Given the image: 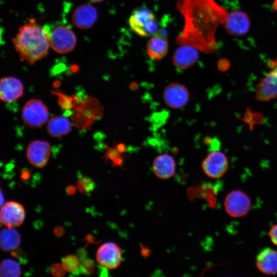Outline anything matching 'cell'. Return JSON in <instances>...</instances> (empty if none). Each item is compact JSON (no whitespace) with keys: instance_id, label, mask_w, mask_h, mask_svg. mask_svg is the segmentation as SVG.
<instances>
[{"instance_id":"6da1fadb","label":"cell","mask_w":277,"mask_h":277,"mask_svg":"<svg viewBox=\"0 0 277 277\" xmlns=\"http://www.w3.org/2000/svg\"><path fill=\"white\" fill-rule=\"evenodd\" d=\"M176 9L184 19V28L176 37L177 44L193 47L205 53L214 52L215 32L226 22L227 11L215 0H177Z\"/></svg>"},{"instance_id":"7a4b0ae2","label":"cell","mask_w":277,"mask_h":277,"mask_svg":"<svg viewBox=\"0 0 277 277\" xmlns=\"http://www.w3.org/2000/svg\"><path fill=\"white\" fill-rule=\"evenodd\" d=\"M49 29L31 18L20 26L12 42L21 61L33 65L47 56L50 44Z\"/></svg>"},{"instance_id":"3957f363","label":"cell","mask_w":277,"mask_h":277,"mask_svg":"<svg viewBox=\"0 0 277 277\" xmlns=\"http://www.w3.org/2000/svg\"><path fill=\"white\" fill-rule=\"evenodd\" d=\"M128 24L131 30L141 36H152L160 32L155 14L146 7L134 9L129 18Z\"/></svg>"},{"instance_id":"277c9868","label":"cell","mask_w":277,"mask_h":277,"mask_svg":"<svg viewBox=\"0 0 277 277\" xmlns=\"http://www.w3.org/2000/svg\"><path fill=\"white\" fill-rule=\"evenodd\" d=\"M50 47L56 52L67 53L72 51L76 44L73 30L66 25H58L49 30Z\"/></svg>"},{"instance_id":"5b68a950","label":"cell","mask_w":277,"mask_h":277,"mask_svg":"<svg viewBox=\"0 0 277 277\" xmlns=\"http://www.w3.org/2000/svg\"><path fill=\"white\" fill-rule=\"evenodd\" d=\"M224 208L227 214L233 217H241L250 211L251 203L249 196L244 191L234 190L226 196Z\"/></svg>"},{"instance_id":"8992f818","label":"cell","mask_w":277,"mask_h":277,"mask_svg":"<svg viewBox=\"0 0 277 277\" xmlns=\"http://www.w3.org/2000/svg\"><path fill=\"white\" fill-rule=\"evenodd\" d=\"M47 108L40 100L32 99L24 106L22 117L24 123L30 128H36L44 125L48 120Z\"/></svg>"},{"instance_id":"52a82bcc","label":"cell","mask_w":277,"mask_h":277,"mask_svg":"<svg viewBox=\"0 0 277 277\" xmlns=\"http://www.w3.org/2000/svg\"><path fill=\"white\" fill-rule=\"evenodd\" d=\"M269 72L256 87L255 97L258 101H268L277 97V58L268 63Z\"/></svg>"},{"instance_id":"ba28073f","label":"cell","mask_w":277,"mask_h":277,"mask_svg":"<svg viewBox=\"0 0 277 277\" xmlns=\"http://www.w3.org/2000/svg\"><path fill=\"white\" fill-rule=\"evenodd\" d=\"M202 168L208 177L221 178L228 169L229 164L227 156L219 150L211 151L202 163Z\"/></svg>"},{"instance_id":"9c48e42d","label":"cell","mask_w":277,"mask_h":277,"mask_svg":"<svg viewBox=\"0 0 277 277\" xmlns=\"http://www.w3.org/2000/svg\"><path fill=\"white\" fill-rule=\"evenodd\" d=\"M96 259L99 265L104 268L114 269L120 266L122 261L121 249L113 242L105 243L97 249Z\"/></svg>"},{"instance_id":"30bf717a","label":"cell","mask_w":277,"mask_h":277,"mask_svg":"<svg viewBox=\"0 0 277 277\" xmlns=\"http://www.w3.org/2000/svg\"><path fill=\"white\" fill-rule=\"evenodd\" d=\"M51 152V146L47 142L35 140L28 146L26 155L32 165L37 168H42L48 163Z\"/></svg>"},{"instance_id":"8fae6325","label":"cell","mask_w":277,"mask_h":277,"mask_svg":"<svg viewBox=\"0 0 277 277\" xmlns=\"http://www.w3.org/2000/svg\"><path fill=\"white\" fill-rule=\"evenodd\" d=\"M163 97L165 103L168 107L173 109H180L188 102L189 93L184 85L172 83L166 87Z\"/></svg>"},{"instance_id":"7c38bea8","label":"cell","mask_w":277,"mask_h":277,"mask_svg":"<svg viewBox=\"0 0 277 277\" xmlns=\"http://www.w3.org/2000/svg\"><path fill=\"white\" fill-rule=\"evenodd\" d=\"M25 217L24 207L17 202H7L1 207V223L6 227L13 228L19 226L24 222Z\"/></svg>"},{"instance_id":"4fadbf2b","label":"cell","mask_w":277,"mask_h":277,"mask_svg":"<svg viewBox=\"0 0 277 277\" xmlns=\"http://www.w3.org/2000/svg\"><path fill=\"white\" fill-rule=\"evenodd\" d=\"M97 18V10L90 4H83L78 6L74 9L71 16L73 25L81 29H86L92 27Z\"/></svg>"},{"instance_id":"5bb4252c","label":"cell","mask_w":277,"mask_h":277,"mask_svg":"<svg viewBox=\"0 0 277 277\" xmlns=\"http://www.w3.org/2000/svg\"><path fill=\"white\" fill-rule=\"evenodd\" d=\"M24 93V87L18 78L12 77H4L0 82V97L6 102L14 101L21 97Z\"/></svg>"},{"instance_id":"9a60e30c","label":"cell","mask_w":277,"mask_h":277,"mask_svg":"<svg viewBox=\"0 0 277 277\" xmlns=\"http://www.w3.org/2000/svg\"><path fill=\"white\" fill-rule=\"evenodd\" d=\"M224 25L226 31L229 34L242 35L248 31L250 21L245 13L241 11H235L228 14Z\"/></svg>"},{"instance_id":"2e32d148","label":"cell","mask_w":277,"mask_h":277,"mask_svg":"<svg viewBox=\"0 0 277 277\" xmlns=\"http://www.w3.org/2000/svg\"><path fill=\"white\" fill-rule=\"evenodd\" d=\"M197 49L193 47L182 45L174 52L172 62L176 67L185 70L193 66L199 58Z\"/></svg>"},{"instance_id":"e0dca14e","label":"cell","mask_w":277,"mask_h":277,"mask_svg":"<svg viewBox=\"0 0 277 277\" xmlns=\"http://www.w3.org/2000/svg\"><path fill=\"white\" fill-rule=\"evenodd\" d=\"M255 265L258 270L267 275L277 274V250L265 248L258 254Z\"/></svg>"},{"instance_id":"ac0fdd59","label":"cell","mask_w":277,"mask_h":277,"mask_svg":"<svg viewBox=\"0 0 277 277\" xmlns=\"http://www.w3.org/2000/svg\"><path fill=\"white\" fill-rule=\"evenodd\" d=\"M152 170L161 179L171 178L175 172L176 164L174 159L166 153L157 155L152 163Z\"/></svg>"},{"instance_id":"d6986e66","label":"cell","mask_w":277,"mask_h":277,"mask_svg":"<svg viewBox=\"0 0 277 277\" xmlns=\"http://www.w3.org/2000/svg\"><path fill=\"white\" fill-rule=\"evenodd\" d=\"M169 45L167 38L160 31L151 36L148 42L146 50L148 56L152 60H160L167 54Z\"/></svg>"},{"instance_id":"ffe728a7","label":"cell","mask_w":277,"mask_h":277,"mask_svg":"<svg viewBox=\"0 0 277 277\" xmlns=\"http://www.w3.org/2000/svg\"><path fill=\"white\" fill-rule=\"evenodd\" d=\"M71 130L69 120L64 116H56L48 121L47 131L53 137H58L68 134Z\"/></svg>"},{"instance_id":"44dd1931","label":"cell","mask_w":277,"mask_h":277,"mask_svg":"<svg viewBox=\"0 0 277 277\" xmlns=\"http://www.w3.org/2000/svg\"><path fill=\"white\" fill-rule=\"evenodd\" d=\"M21 235L13 227L4 229L1 232V248L4 251L16 249L20 244Z\"/></svg>"},{"instance_id":"7402d4cb","label":"cell","mask_w":277,"mask_h":277,"mask_svg":"<svg viewBox=\"0 0 277 277\" xmlns=\"http://www.w3.org/2000/svg\"><path fill=\"white\" fill-rule=\"evenodd\" d=\"M1 275L2 277H18L21 275V267L15 261L5 259L1 264Z\"/></svg>"},{"instance_id":"603a6c76","label":"cell","mask_w":277,"mask_h":277,"mask_svg":"<svg viewBox=\"0 0 277 277\" xmlns=\"http://www.w3.org/2000/svg\"><path fill=\"white\" fill-rule=\"evenodd\" d=\"M62 264L65 271L74 273L78 269L80 266V260L75 255L69 254L63 258Z\"/></svg>"},{"instance_id":"cb8c5ba5","label":"cell","mask_w":277,"mask_h":277,"mask_svg":"<svg viewBox=\"0 0 277 277\" xmlns=\"http://www.w3.org/2000/svg\"><path fill=\"white\" fill-rule=\"evenodd\" d=\"M77 188L82 193H88L94 189V182L90 178L84 176L78 180Z\"/></svg>"},{"instance_id":"d4e9b609","label":"cell","mask_w":277,"mask_h":277,"mask_svg":"<svg viewBox=\"0 0 277 277\" xmlns=\"http://www.w3.org/2000/svg\"><path fill=\"white\" fill-rule=\"evenodd\" d=\"M94 262L92 260L88 259L82 261L77 270L79 271V273L90 274L94 271Z\"/></svg>"},{"instance_id":"484cf974","label":"cell","mask_w":277,"mask_h":277,"mask_svg":"<svg viewBox=\"0 0 277 277\" xmlns=\"http://www.w3.org/2000/svg\"><path fill=\"white\" fill-rule=\"evenodd\" d=\"M65 269L62 264H54L50 267V272L55 277L63 276L65 274Z\"/></svg>"},{"instance_id":"4316f807","label":"cell","mask_w":277,"mask_h":277,"mask_svg":"<svg viewBox=\"0 0 277 277\" xmlns=\"http://www.w3.org/2000/svg\"><path fill=\"white\" fill-rule=\"evenodd\" d=\"M269 235L271 242L277 246V224L270 228Z\"/></svg>"},{"instance_id":"83f0119b","label":"cell","mask_w":277,"mask_h":277,"mask_svg":"<svg viewBox=\"0 0 277 277\" xmlns=\"http://www.w3.org/2000/svg\"><path fill=\"white\" fill-rule=\"evenodd\" d=\"M229 67V63L226 60H222L218 63V68L221 71H226Z\"/></svg>"},{"instance_id":"f1b7e54d","label":"cell","mask_w":277,"mask_h":277,"mask_svg":"<svg viewBox=\"0 0 277 277\" xmlns=\"http://www.w3.org/2000/svg\"><path fill=\"white\" fill-rule=\"evenodd\" d=\"M66 192L69 195H73L76 192V187L73 185H69L66 188Z\"/></svg>"},{"instance_id":"f546056e","label":"cell","mask_w":277,"mask_h":277,"mask_svg":"<svg viewBox=\"0 0 277 277\" xmlns=\"http://www.w3.org/2000/svg\"><path fill=\"white\" fill-rule=\"evenodd\" d=\"M54 233L58 236H61L64 233V229L61 227H56L54 230Z\"/></svg>"},{"instance_id":"4dcf8cb0","label":"cell","mask_w":277,"mask_h":277,"mask_svg":"<svg viewBox=\"0 0 277 277\" xmlns=\"http://www.w3.org/2000/svg\"><path fill=\"white\" fill-rule=\"evenodd\" d=\"M29 172L28 171H24L22 173L21 177L24 180H26L29 177Z\"/></svg>"},{"instance_id":"1f68e13d","label":"cell","mask_w":277,"mask_h":277,"mask_svg":"<svg viewBox=\"0 0 277 277\" xmlns=\"http://www.w3.org/2000/svg\"><path fill=\"white\" fill-rule=\"evenodd\" d=\"M273 7L274 9L277 11V0H274Z\"/></svg>"},{"instance_id":"d6a6232c","label":"cell","mask_w":277,"mask_h":277,"mask_svg":"<svg viewBox=\"0 0 277 277\" xmlns=\"http://www.w3.org/2000/svg\"><path fill=\"white\" fill-rule=\"evenodd\" d=\"M90 1L94 3H98V2H103L105 0H90Z\"/></svg>"}]
</instances>
